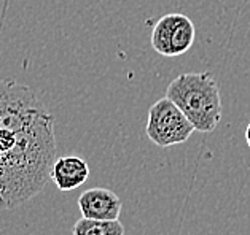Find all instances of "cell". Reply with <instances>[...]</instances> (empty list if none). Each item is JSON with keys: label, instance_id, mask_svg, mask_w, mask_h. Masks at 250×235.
<instances>
[{"label": "cell", "instance_id": "52a82bcc", "mask_svg": "<svg viewBox=\"0 0 250 235\" xmlns=\"http://www.w3.org/2000/svg\"><path fill=\"white\" fill-rule=\"evenodd\" d=\"M72 235H125V226L120 219L97 221L82 218L74 224Z\"/></svg>", "mask_w": 250, "mask_h": 235}, {"label": "cell", "instance_id": "3957f363", "mask_svg": "<svg viewBox=\"0 0 250 235\" xmlns=\"http://www.w3.org/2000/svg\"><path fill=\"white\" fill-rule=\"evenodd\" d=\"M145 132L153 145L167 148L185 143L193 135L194 127L179 107L164 95L150 107Z\"/></svg>", "mask_w": 250, "mask_h": 235}, {"label": "cell", "instance_id": "ba28073f", "mask_svg": "<svg viewBox=\"0 0 250 235\" xmlns=\"http://www.w3.org/2000/svg\"><path fill=\"white\" fill-rule=\"evenodd\" d=\"M246 142H247L249 148H250V123H249V126L246 127Z\"/></svg>", "mask_w": 250, "mask_h": 235}, {"label": "cell", "instance_id": "6da1fadb", "mask_svg": "<svg viewBox=\"0 0 250 235\" xmlns=\"http://www.w3.org/2000/svg\"><path fill=\"white\" fill-rule=\"evenodd\" d=\"M56 154L54 116L43 102L26 84L0 80V210L40 194Z\"/></svg>", "mask_w": 250, "mask_h": 235}, {"label": "cell", "instance_id": "5b68a950", "mask_svg": "<svg viewBox=\"0 0 250 235\" xmlns=\"http://www.w3.org/2000/svg\"><path fill=\"white\" fill-rule=\"evenodd\" d=\"M78 208L82 218L97 221H117L120 219L121 199L107 188H91L82 192L78 197Z\"/></svg>", "mask_w": 250, "mask_h": 235}, {"label": "cell", "instance_id": "8992f818", "mask_svg": "<svg viewBox=\"0 0 250 235\" xmlns=\"http://www.w3.org/2000/svg\"><path fill=\"white\" fill-rule=\"evenodd\" d=\"M89 178V165L80 156H61L51 167V180L59 191L69 192L86 183Z\"/></svg>", "mask_w": 250, "mask_h": 235}, {"label": "cell", "instance_id": "7a4b0ae2", "mask_svg": "<svg viewBox=\"0 0 250 235\" xmlns=\"http://www.w3.org/2000/svg\"><path fill=\"white\" fill-rule=\"evenodd\" d=\"M166 97L179 107L196 132L209 134L220 124L222 94L210 72L179 75L169 83Z\"/></svg>", "mask_w": 250, "mask_h": 235}, {"label": "cell", "instance_id": "277c9868", "mask_svg": "<svg viewBox=\"0 0 250 235\" xmlns=\"http://www.w3.org/2000/svg\"><path fill=\"white\" fill-rule=\"evenodd\" d=\"M196 29L187 15L169 13L161 16L151 31V46L156 53L166 57L185 54L194 43Z\"/></svg>", "mask_w": 250, "mask_h": 235}]
</instances>
